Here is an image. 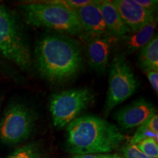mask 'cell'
Returning a JSON list of instances; mask_svg holds the SVG:
<instances>
[{"label":"cell","instance_id":"6da1fadb","mask_svg":"<svg viewBox=\"0 0 158 158\" xmlns=\"http://www.w3.org/2000/svg\"><path fill=\"white\" fill-rule=\"evenodd\" d=\"M35 65L43 78L62 82L74 77L83 68V55L78 43L66 35H49L37 43Z\"/></svg>","mask_w":158,"mask_h":158},{"label":"cell","instance_id":"7a4b0ae2","mask_svg":"<svg viewBox=\"0 0 158 158\" xmlns=\"http://www.w3.org/2000/svg\"><path fill=\"white\" fill-rule=\"evenodd\" d=\"M67 132L68 150L75 155L110 153L126 139L117 126L93 115L78 116Z\"/></svg>","mask_w":158,"mask_h":158},{"label":"cell","instance_id":"3957f363","mask_svg":"<svg viewBox=\"0 0 158 158\" xmlns=\"http://www.w3.org/2000/svg\"><path fill=\"white\" fill-rule=\"evenodd\" d=\"M27 22L36 27L76 35L83 32L76 11L59 1L31 2L22 5Z\"/></svg>","mask_w":158,"mask_h":158},{"label":"cell","instance_id":"277c9868","mask_svg":"<svg viewBox=\"0 0 158 158\" xmlns=\"http://www.w3.org/2000/svg\"><path fill=\"white\" fill-rule=\"evenodd\" d=\"M0 53L23 70L31 64V55L27 40L15 15L0 7Z\"/></svg>","mask_w":158,"mask_h":158},{"label":"cell","instance_id":"5b68a950","mask_svg":"<svg viewBox=\"0 0 158 158\" xmlns=\"http://www.w3.org/2000/svg\"><path fill=\"white\" fill-rule=\"evenodd\" d=\"M95 94L89 88L65 90L52 94L50 111L55 127L64 128L94 102Z\"/></svg>","mask_w":158,"mask_h":158},{"label":"cell","instance_id":"8992f818","mask_svg":"<svg viewBox=\"0 0 158 158\" xmlns=\"http://www.w3.org/2000/svg\"><path fill=\"white\" fill-rule=\"evenodd\" d=\"M37 114L22 102L10 104L0 121V141L16 144L28 139L35 129Z\"/></svg>","mask_w":158,"mask_h":158},{"label":"cell","instance_id":"52a82bcc","mask_svg":"<svg viewBox=\"0 0 158 158\" xmlns=\"http://www.w3.org/2000/svg\"><path fill=\"white\" fill-rule=\"evenodd\" d=\"M139 86L138 78L122 54L112 59L109 69L108 89L105 105L106 114L135 93Z\"/></svg>","mask_w":158,"mask_h":158},{"label":"cell","instance_id":"ba28073f","mask_svg":"<svg viewBox=\"0 0 158 158\" xmlns=\"http://www.w3.org/2000/svg\"><path fill=\"white\" fill-rule=\"evenodd\" d=\"M155 114V108L152 102L144 98L135 100L114 114L116 122L124 130L138 127Z\"/></svg>","mask_w":158,"mask_h":158},{"label":"cell","instance_id":"9c48e42d","mask_svg":"<svg viewBox=\"0 0 158 158\" xmlns=\"http://www.w3.org/2000/svg\"><path fill=\"white\" fill-rule=\"evenodd\" d=\"M113 2L130 32L139 30L155 20V13L141 7L135 0H115Z\"/></svg>","mask_w":158,"mask_h":158},{"label":"cell","instance_id":"30bf717a","mask_svg":"<svg viewBox=\"0 0 158 158\" xmlns=\"http://www.w3.org/2000/svg\"><path fill=\"white\" fill-rule=\"evenodd\" d=\"M83 31L92 37L112 35L105 24L99 7V1H92L89 4L76 10Z\"/></svg>","mask_w":158,"mask_h":158},{"label":"cell","instance_id":"8fae6325","mask_svg":"<svg viewBox=\"0 0 158 158\" xmlns=\"http://www.w3.org/2000/svg\"><path fill=\"white\" fill-rule=\"evenodd\" d=\"M116 40L114 35L92 37L87 45V59L89 66L98 73L106 71L112 46Z\"/></svg>","mask_w":158,"mask_h":158},{"label":"cell","instance_id":"7c38bea8","mask_svg":"<svg viewBox=\"0 0 158 158\" xmlns=\"http://www.w3.org/2000/svg\"><path fill=\"white\" fill-rule=\"evenodd\" d=\"M99 7L105 24L110 34L116 37H124L130 33V29L122 21L113 1H99Z\"/></svg>","mask_w":158,"mask_h":158},{"label":"cell","instance_id":"4fadbf2b","mask_svg":"<svg viewBox=\"0 0 158 158\" xmlns=\"http://www.w3.org/2000/svg\"><path fill=\"white\" fill-rule=\"evenodd\" d=\"M156 29L155 20L148 23L139 30L130 32L128 35L124 36L123 45L127 54H131L141 50L155 37Z\"/></svg>","mask_w":158,"mask_h":158},{"label":"cell","instance_id":"5bb4252c","mask_svg":"<svg viewBox=\"0 0 158 158\" xmlns=\"http://www.w3.org/2000/svg\"><path fill=\"white\" fill-rule=\"evenodd\" d=\"M138 63L144 72L158 71V38L156 35L141 50Z\"/></svg>","mask_w":158,"mask_h":158},{"label":"cell","instance_id":"9a60e30c","mask_svg":"<svg viewBox=\"0 0 158 158\" xmlns=\"http://www.w3.org/2000/svg\"><path fill=\"white\" fill-rule=\"evenodd\" d=\"M7 158H46V155L42 146L34 142L19 147Z\"/></svg>","mask_w":158,"mask_h":158},{"label":"cell","instance_id":"2e32d148","mask_svg":"<svg viewBox=\"0 0 158 158\" xmlns=\"http://www.w3.org/2000/svg\"><path fill=\"white\" fill-rule=\"evenodd\" d=\"M137 147L143 154L149 157L158 158V144L157 141L152 138L143 140L136 144Z\"/></svg>","mask_w":158,"mask_h":158},{"label":"cell","instance_id":"e0dca14e","mask_svg":"<svg viewBox=\"0 0 158 158\" xmlns=\"http://www.w3.org/2000/svg\"><path fill=\"white\" fill-rule=\"evenodd\" d=\"M158 134L153 133L148 128L145 124H143L142 125L139 126L138 129L136 130L135 134L132 138L130 141V144H136L141 142L143 140L147 139V138H152L157 141Z\"/></svg>","mask_w":158,"mask_h":158},{"label":"cell","instance_id":"ac0fdd59","mask_svg":"<svg viewBox=\"0 0 158 158\" xmlns=\"http://www.w3.org/2000/svg\"><path fill=\"white\" fill-rule=\"evenodd\" d=\"M123 158H154L146 155L135 144H128L123 148Z\"/></svg>","mask_w":158,"mask_h":158},{"label":"cell","instance_id":"d6986e66","mask_svg":"<svg viewBox=\"0 0 158 158\" xmlns=\"http://www.w3.org/2000/svg\"><path fill=\"white\" fill-rule=\"evenodd\" d=\"M92 1L90 0H60L59 2L68 8L76 11V10L81 8L84 6L89 4Z\"/></svg>","mask_w":158,"mask_h":158},{"label":"cell","instance_id":"ffe728a7","mask_svg":"<svg viewBox=\"0 0 158 158\" xmlns=\"http://www.w3.org/2000/svg\"><path fill=\"white\" fill-rule=\"evenodd\" d=\"M135 1L141 7L154 13L157 8L158 2L157 0H135Z\"/></svg>","mask_w":158,"mask_h":158},{"label":"cell","instance_id":"44dd1931","mask_svg":"<svg viewBox=\"0 0 158 158\" xmlns=\"http://www.w3.org/2000/svg\"><path fill=\"white\" fill-rule=\"evenodd\" d=\"M147 74V78L151 84L154 91L157 94L158 92V71L157 70H149L145 72Z\"/></svg>","mask_w":158,"mask_h":158},{"label":"cell","instance_id":"7402d4cb","mask_svg":"<svg viewBox=\"0 0 158 158\" xmlns=\"http://www.w3.org/2000/svg\"><path fill=\"white\" fill-rule=\"evenodd\" d=\"M72 158H123L117 154H94V155H75Z\"/></svg>","mask_w":158,"mask_h":158},{"label":"cell","instance_id":"603a6c76","mask_svg":"<svg viewBox=\"0 0 158 158\" xmlns=\"http://www.w3.org/2000/svg\"><path fill=\"white\" fill-rule=\"evenodd\" d=\"M143 124L153 133L158 134V116L157 114H153Z\"/></svg>","mask_w":158,"mask_h":158},{"label":"cell","instance_id":"cb8c5ba5","mask_svg":"<svg viewBox=\"0 0 158 158\" xmlns=\"http://www.w3.org/2000/svg\"><path fill=\"white\" fill-rule=\"evenodd\" d=\"M1 103H2V99L0 98V108H1Z\"/></svg>","mask_w":158,"mask_h":158}]
</instances>
